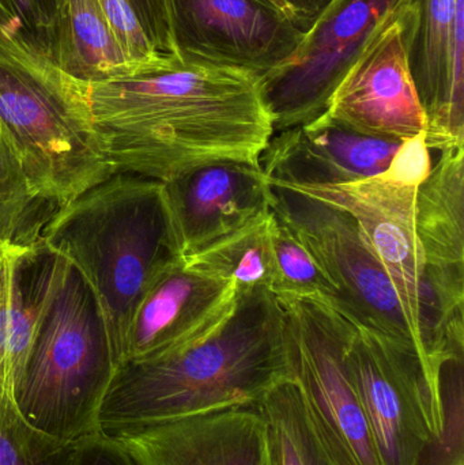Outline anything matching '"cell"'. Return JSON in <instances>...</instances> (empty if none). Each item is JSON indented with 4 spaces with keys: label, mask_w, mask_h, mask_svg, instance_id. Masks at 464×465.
Masks as SVG:
<instances>
[{
    "label": "cell",
    "mask_w": 464,
    "mask_h": 465,
    "mask_svg": "<svg viewBox=\"0 0 464 465\" xmlns=\"http://www.w3.org/2000/svg\"><path fill=\"white\" fill-rule=\"evenodd\" d=\"M293 382L285 311L269 289L239 290L212 332L117 368L98 417L104 433L259 407Z\"/></svg>",
    "instance_id": "obj_2"
},
{
    "label": "cell",
    "mask_w": 464,
    "mask_h": 465,
    "mask_svg": "<svg viewBox=\"0 0 464 465\" xmlns=\"http://www.w3.org/2000/svg\"><path fill=\"white\" fill-rule=\"evenodd\" d=\"M281 187L340 207L354 218L368 248L389 275L433 373L441 376L447 361L464 354V336L447 332L428 281L416 232L419 187L384 174L349 184Z\"/></svg>",
    "instance_id": "obj_7"
},
{
    "label": "cell",
    "mask_w": 464,
    "mask_h": 465,
    "mask_svg": "<svg viewBox=\"0 0 464 465\" xmlns=\"http://www.w3.org/2000/svg\"><path fill=\"white\" fill-rule=\"evenodd\" d=\"M416 0H400L370 33L330 95L324 119L372 138L409 141L427 131L410 68Z\"/></svg>",
    "instance_id": "obj_11"
},
{
    "label": "cell",
    "mask_w": 464,
    "mask_h": 465,
    "mask_svg": "<svg viewBox=\"0 0 464 465\" xmlns=\"http://www.w3.org/2000/svg\"><path fill=\"white\" fill-rule=\"evenodd\" d=\"M46 54L84 84L108 81L133 70L95 0H56Z\"/></svg>",
    "instance_id": "obj_20"
},
{
    "label": "cell",
    "mask_w": 464,
    "mask_h": 465,
    "mask_svg": "<svg viewBox=\"0 0 464 465\" xmlns=\"http://www.w3.org/2000/svg\"><path fill=\"white\" fill-rule=\"evenodd\" d=\"M56 210L33 193L18 157L0 133V245L38 248Z\"/></svg>",
    "instance_id": "obj_22"
},
{
    "label": "cell",
    "mask_w": 464,
    "mask_h": 465,
    "mask_svg": "<svg viewBox=\"0 0 464 465\" xmlns=\"http://www.w3.org/2000/svg\"><path fill=\"white\" fill-rule=\"evenodd\" d=\"M0 133L33 193L57 209L114 174L95 138L87 84L2 22Z\"/></svg>",
    "instance_id": "obj_5"
},
{
    "label": "cell",
    "mask_w": 464,
    "mask_h": 465,
    "mask_svg": "<svg viewBox=\"0 0 464 465\" xmlns=\"http://www.w3.org/2000/svg\"><path fill=\"white\" fill-rule=\"evenodd\" d=\"M65 465H139V463L117 440L100 431L70 447Z\"/></svg>",
    "instance_id": "obj_29"
},
{
    "label": "cell",
    "mask_w": 464,
    "mask_h": 465,
    "mask_svg": "<svg viewBox=\"0 0 464 465\" xmlns=\"http://www.w3.org/2000/svg\"><path fill=\"white\" fill-rule=\"evenodd\" d=\"M400 0H330L308 25L296 51L261 76L274 133L326 111L330 95L379 22Z\"/></svg>",
    "instance_id": "obj_12"
},
{
    "label": "cell",
    "mask_w": 464,
    "mask_h": 465,
    "mask_svg": "<svg viewBox=\"0 0 464 465\" xmlns=\"http://www.w3.org/2000/svg\"><path fill=\"white\" fill-rule=\"evenodd\" d=\"M266 2L269 3V5H271L272 7L277 8V10L280 11L281 14H283L286 18L291 19V21H293L294 24L299 25V26H301L302 29H304V26H302L299 16H297L296 14H294V11L291 10L288 5H286L285 0H266Z\"/></svg>",
    "instance_id": "obj_33"
},
{
    "label": "cell",
    "mask_w": 464,
    "mask_h": 465,
    "mask_svg": "<svg viewBox=\"0 0 464 465\" xmlns=\"http://www.w3.org/2000/svg\"><path fill=\"white\" fill-rule=\"evenodd\" d=\"M270 209L312 254L340 292L342 306L337 312L350 322L411 344L430 376L441 381L428 365L394 286L354 218L340 207L277 184H271Z\"/></svg>",
    "instance_id": "obj_9"
},
{
    "label": "cell",
    "mask_w": 464,
    "mask_h": 465,
    "mask_svg": "<svg viewBox=\"0 0 464 465\" xmlns=\"http://www.w3.org/2000/svg\"><path fill=\"white\" fill-rule=\"evenodd\" d=\"M56 0H0V21L46 52Z\"/></svg>",
    "instance_id": "obj_28"
},
{
    "label": "cell",
    "mask_w": 464,
    "mask_h": 465,
    "mask_svg": "<svg viewBox=\"0 0 464 465\" xmlns=\"http://www.w3.org/2000/svg\"><path fill=\"white\" fill-rule=\"evenodd\" d=\"M417 188L416 232L447 332L464 335V147L441 150Z\"/></svg>",
    "instance_id": "obj_17"
},
{
    "label": "cell",
    "mask_w": 464,
    "mask_h": 465,
    "mask_svg": "<svg viewBox=\"0 0 464 465\" xmlns=\"http://www.w3.org/2000/svg\"><path fill=\"white\" fill-rule=\"evenodd\" d=\"M270 218L271 210L266 217L223 235L183 260L202 272L234 282L237 292L251 289L272 292L275 270L270 242Z\"/></svg>",
    "instance_id": "obj_21"
},
{
    "label": "cell",
    "mask_w": 464,
    "mask_h": 465,
    "mask_svg": "<svg viewBox=\"0 0 464 465\" xmlns=\"http://www.w3.org/2000/svg\"><path fill=\"white\" fill-rule=\"evenodd\" d=\"M270 242L275 270L272 292L277 297L321 301L340 311L342 300L334 284L324 275L312 254L272 213Z\"/></svg>",
    "instance_id": "obj_23"
},
{
    "label": "cell",
    "mask_w": 464,
    "mask_h": 465,
    "mask_svg": "<svg viewBox=\"0 0 464 465\" xmlns=\"http://www.w3.org/2000/svg\"><path fill=\"white\" fill-rule=\"evenodd\" d=\"M432 169L430 150L425 143V134L405 141L395 154L384 176L402 184L419 187Z\"/></svg>",
    "instance_id": "obj_30"
},
{
    "label": "cell",
    "mask_w": 464,
    "mask_h": 465,
    "mask_svg": "<svg viewBox=\"0 0 464 465\" xmlns=\"http://www.w3.org/2000/svg\"><path fill=\"white\" fill-rule=\"evenodd\" d=\"M350 322L346 363L379 461L419 465L425 448L446 429L443 381L430 376L411 344Z\"/></svg>",
    "instance_id": "obj_8"
},
{
    "label": "cell",
    "mask_w": 464,
    "mask_h": 465,
    "mask_svg": "<svg viewBox=\"0 0 464 465\" xmlns=\"http://www.w3.org/2000/svg\"><path fill=\"white\" fill-rule=\"evenodd\" d=\"M133 5H135L136 11L139 13V0H131ZM143 5L144 18H146L147 32H149L150 37H152L153 30V11H152V0H142ZM153 40V37H152Z\"/></svg>",
    "instance_id": "obj_34"
},
{
    "label": "cell",
    "mask_w": 464,
    "mask_h": 465,
    "mask_svg": "<svg viewBox=\"0 0 464 465\" xmlns=\"http://www.w3.org/2000/svg\"><path fill=\"white\" fill-rule=\"evenodd\" d=\"M0 22H2V21H0Z\"/></svg>",
    "instance_id": "obj_35"
},
{
    "label": "cell",
    "mask_w": 464,
    "mask_h": 465,
    "mask_svg": "<svg viewBox=\"0 0 464 465\" xmlns=\"http://www.w3.org/2000/svg\"><path fill=\"white\" fill-rule=\"evenodd\" d=\"M116 371L92 289L71 262L43 248L37 327L16 388L22 420L63 448L100 433L101 406Z\"/></svg>",
    "instance_id": "obj_4"
},
{
    "label": "cell",
    "mask_w": 464,
    "mask_h": 465,
    "mask_svg": "<svg viewBox=\"0 0 464 465\" xmlns=\"http://www.w3.org/2000/svg\"><path fill=\"white\" fill-rule=\"evenodd\" d=\"M106 26L133 70L157 59V46L153 43L141 15L131 0H95ZM131 71V73H133Z\"/></svg>",
    "instance_id": "obj_27"
},
{
    "label": "cell",
    "mask_w": 464,
    "mask_h": 465,
    "mask_svg": "<svg viewBox=\"0 0 464 465\" xmlns=\"http://www.w3.org/2000/svg\"><path fill=\"white\" fill-rule=\"evenodd\" d=\"M410 68L427 114L429 150L464 147V94L455 89L454 48L464 0H416Z\"/></svg>",
    "instance_id": "obj_18"
},
{
    "label": "cell",
    "mask_w": 464,
    "mask_h": 465,
    "mask_svg": "<svg viewBox=\"0 0 464 465\" xmlns=\"http://www.w3.org/2000/svg\"><path fill=\"white\" fill-rule=\"evenodd\" d=\"M446 429L425 448L419 465H464L463 358L447 361L443 366Z\"/></svg>",
    "instance_id": "obj_24"
},
{
    "label": "cell",
    "mask_w": 464,
    "mask_h": 465,
    "mask_svg": "<svg viewBox=\"0 0 464 465\" xmlns=\"http://www.w3.org/2000/svg\"><path fill=\"white\" fill-rule=\"evenodd\" d=\"M86 84L114 173L166 183L210 163L259 166L274 134L261 76L244 68L161 52L127 75Z\"/></svg>",
    "instance_id": "obj_1"
},
{
    "label": "cell",
    "mask_w": 464,
    "mask_h": 465,
    "mask_svg": "<svg viewBox=\"0 0 464 465\" xmlns=\"http://www.w3.org/2000/svg\"><path fill=\"white\" fill-rule=\"evenodd\" d=\"M271 426L278 465H308L302 439V412L293 382L275 388L261 406Z\"/></svg>",
    "instance_id": "obj_25"
},
{
    "label": "cell",
    "mask_w": 464,
    "mask_h": 465,
    "mask_svg": "<svg viewBox=\"0 0 464 465\" xmlns=\"http://www.w3.org/2000/svg\"><path fill=\"white\" fill-rule=\"evenodd\" d=\"M402 143L361 135L319 116L272 134L259 166L272 184H349L386 173Z\"/></svg>",
    "instance_id": "obj_16"
},
{
    "label": "cell",
    "mask_w": 464,
    "mask_h": 465,
    "mask_svg": "<svg viewBox=\"0 0 464 465\" xmlns=\"http://www.w3.org/2000/svg\"><path fill=\"white\" fill-rule=\"evenodd\" d=\"M286 5L294 11L304 30L307 29L313 16L330 2V0H285Z\"/></svg>",
    "instance_id": "obj_31"
},
{
    "label": "cell",
    "mask_w": 464,
    "mask_h": 465,
    "mask_svg": "<svg viewBox=\"0 0 464 465\" xmlns=\"http://www.w3.org/2000/svg\"><path fill=\"white\" fill-rule=\"evenodd\" d=\"M305 423L330 465H380L346 363L351 322L327 303L278 297Z\"/></svg>",
    "instance_id": "obj_6"
},
{
    "label": "cell",
    "mask_w": 464,
    "mask_h": 465,
    "mask_svg": "<svg viewBox=\"0 0 464 465\" xmlns=\"http://www.w3.org/2000/svg\"><path fill=\"white\" fill-rule=\"evenodd\" d=\"M302 439H304L305 458H307L308 465H330L321 450H319L315 440H313L312 434H311L310 429L305 423L304 415H302Z\"/></svg>",
    "instance_id": "obj_32"
},
{
    "label": "cell",
    "mask_w": 464,
    "mask_h": 465,
    "mask_svg": "<svg viewBox=\"0 0 464 465\" xmlns=\"http://www.w3.org/2000/svg\"><path fill=\"white\" fill-rule=\"evenodd\" d=\"M41 273L43 248L0 245V407L16 417V388L40 312Z\"/></svg>",
    "instance_id": "obj_19"
},
{
    "label": "cell",
    "mask_w": 464,
    "mask_h": 465,
    "mask_svg": "<svg viewBox=\"0 0 464 465\" xmlns=\"http://www.w3.org/2000/svg\"><path fill=\"white\" fill-rule=\"evenodd\" d=\"M139 465H278L261 407L111 431Z\"/></svg>",
    "instance_id": "obj_13"
},
{
    "label": "cell",
    "mask_w": 464,
    "mask_h": 465,
    "mask_svg": "<svg viewBox=\"0 0 464 465\" xmlns=\"http://www.w3.org/2000/svg\"><path fill=\"white\" fill-rule=\"evenodd\" d=\"M41 246L71 262L89 284L119 368L144 292L180 257L163 183L112 174L54 213Z\"/></svg>",
    "instance_id": "obj_3"
},
{
    "label": "cell",
    "mask_w": 464,
    "mask_h": 465,
    "mask_svg": "<svg viewBox=\"0 0 464 465\" xmlns=\"http://www.w3.org/2000/svg\"><path fill=\"white\" fill-rule=\"evenodd\" d=\"M236 297L234 282L202 272L177 257L139 302L122 363L160 354L212 332L229 316Z\"/></svg>",
    "instance_id": "obj_15"
},
{
    "label": "cell",
    "mask_w": 464,
    "mask_h": 465,
    "mask_svg": "<svg viewBox=\"0 0 464 465\" xmlns=\"http://www.w3.org/2000/svg\"><path fill=\"white\" fill-rule=\"evenodd\" d=\"M163 191L180 257L196 253L271 210V184L261 166L250 163L199 166L163 183Z\"/></svg>",
    "instance_id": "obj_14"
},
{
    "label": "cell",
    "mask_w": 464,
    "mask_h": 465,
    "mask_svg": "<svg viewBox=\"0 0 464 465\" xmlns=\"http://www.w3.org/2000/svg\"><path fill=\"white\" fill-rule=\"evenodd\" d=\"M68 448L41 437L0 407V465H65Z\"/></svg>",
    "instance_id": "obj_26"
},
{
    "label": "cell",
    "mask_w": 464,
    "mask_h": 465,
    "mask_svg": "<svg viewBox=\"0 0 464 465\" xmlns=\"http://www.w3.org/2000/svg\"><path fill=\"white\" fill-rule=\"evenodd\" d=\"M158 51L259 76L296 51L304 29L266 0H152Z\"/></svg>",
    "instance_id": "obj_10"
}]
</instances>
